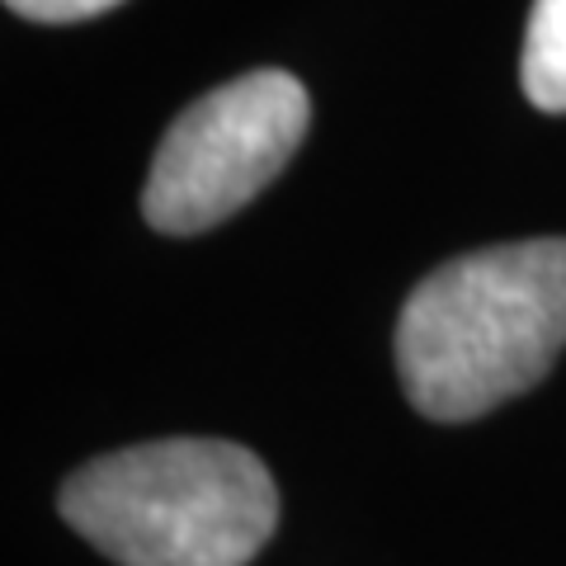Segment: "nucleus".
Masks as SVG:
<instances>
[{
	"label": "nucleus",
	"instance_id": "39448f33",
	"mask_svg": "<svg viewBox=\"0 0 566 566\" xmlns=\"http://www.w3.org/2000/svg\"><path fill=\"white\" fill-rule=\"evenodd\" d=\"M6 6L39 24H76V20H91V14L123 6V0H6Z\"/></svg>",
	"mask_w": 566,
	"mask_h": 566
},
{
	"label": "nucleus",
	"instance_id": "f03ea898",
	"mask_svg": "<svg viewBox=\"0 0 566 566\" xmlns=\"http://www.w3.org/2000/svg\"><path fill=\"white\" fill-rule=\"evenodd\" d=\"M62 520L118 566H245L279 524V491L251 449L156 439L85 463Z\"/></svg>",
	"mask_w": 566,
	"mask_h": 566
},
{
	"label": "nucleus",
	"instance_id": "f257e3e1",
	"mask_svg": "<svg viewBox=\"0 0 566 566\" xmlns=\"http://www.w3.org/2000/svg\"><path fill=\"white\" fill-rule=\"evenodd\" d=\"M566 345V241L458 255L420 279L397 322V374L430 420H472L547 378Z\"/></svg>",
	"mask_w": 566,
	"mask_h": 566
},
{
	"label": "nucleus",
	"instance_id": "20e7f679",
	"mask_svg": "<svg viewBox=\"0 0 566 566\" xmlns=\"http://www.w3.org/2000/svg\"><path fill=\"white\" fill-rule=\"evenodd\" d=\"M524 95L547 114H566V0H534L520 52Z\"/></svg>",
	"mask_w": 566,
	"mask_h": 566
},
{
	"label": "nucleus",
	"instance_id": "7ed1b4c3",
	"mask_svg": "<svg viewBox=\"0 0 566 566\" xmlns=\"http://www.w3.org/2000/svg\"><path fill=\"white\" fill-rule=\"evenodd\" d=\"M312 99L289 71H251L193 99L151 161L142 212L156 232L189 237L227 222L289 166L307 133Z\"/></svg>",
	"mask_w": 566,
	"mask_h": 566
}]
</instances>
